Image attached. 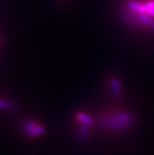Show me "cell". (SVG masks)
<instances>
[{
  "label": "cell",
  "instance_id": "cell-1",
  "mask_svg": "<svg viewBox=\"0 0 154 155\" xmlns=\"http://www.w3.org/2000/svg\"><path fill=\"white\" fill-rule=\"evenodd\" d=\"M134 122V118L126 113L117 114L103 118L102 124L110 129L123 130L128 128V126Z\"/></svg>",
  "mask_w": 154,
  "mask_h": 155
},
{
  "label": "cell",
  "instance_id": "cell-2",
  "mask_svg": "<svg viewBox=\"0 0 154 155\" xmlns=\"http://www.w3.org/2000/svg\"><path fill=\"white\" fill-rule=\"evenodd\" d=\"M44 128L43 126L37 125L34 121L28 120L25 124V132L28 136H39L44 132Z\"/></svg>",
  "mask_w": 154,
  "mask_h": 155
},
{
  "label": "cell",
  "instance_id": "cell-3",
  "mask_svg": "<svg viewBox=\"0 0 154 155\" xmlns=\"http://www.w3.org/2000/svg\"><path fill=\"white\" fill-rule=\"evenodd\" d=\"M136 17L139 21L154 30V21L150 18V16H149L148 14H138Z\"/></svg>",
  "mask_w": 154,
  "mask_h": 155
},
{
  "label": "cell",
  "instance_id": "cell-4",
  "mask_svg": "<svg viewBox=\"0 0 154 155\" xmlns=\"http://www.w3.org/2000/svg\"><path fill=\"white\" fill-rule=\"evenodd\" d=\"M77 118L80 121H81L83 124H86L87 125H91L93 124V120L90 117L87 116L86 114H82V113H79L77 114Z\"/></svg>",
  "mask_w": 154,
  "mask_h": 155
},
{
  "label": "cell",
  "instance_id": "cell-5",
  "mask_svg": "<svg viewBox=\"0 0 154 155\" xmlns=\"http://www.w3.org/2000/svg\"><path fill=\"white\" fill-rule=\"evenodd\" d=\"M111 86L112 89H113V93L116 94V95H120V84L118 82L116 79L113 78L111 79Z\"/></svg>",
  "mask_w": 154,
  "mask_h": 155
},
{
  "label": "cell",
  "instance_id": "cell-6",
  "mask_svg": "<svg viewBox=\"0 0 154 155\" xmlns=\"http://www.w3.org/2000/svg\"><path fill=\"white\" fill-rule=\"evenodd\" d=\"M89 126L90 125H87V124H82V125L80 127L79 136H80V138H81L82 140H85L87 138V136Z\"/></svg>",
  "mask_w": 154,
  "mask_h": 155
},
{
  "label": "cell",
  "instance_id": "cell-7",
  "mask_svg": "<svg viewBox=\"0 0 154 155\" xmlns=\"http://www.w3.org/2000/svg\"><path fill=\"white\" fill-rule=\"evenodd\" d=\"M12 107H14V105L11 102L0 100V109H11Z\"/></svg>",
  "mask_w": 154,
  "mask_h": 155
}]
</instances>
